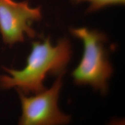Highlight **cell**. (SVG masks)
I'll return each instance as SVG.
<instances>
[{"label": "cell", "instance_id": "6da1fadb", "mask_svg": "<svg viewBox=\"0 0 125 125\" xmlns=\"http://www.w3.org/2000/svg\"><path fill=\"white\" fill-rule=\"evenodd\" d=\"M71 57V45L66 39L60 40L55 45H52L49 37L42 42H33L23 69L3 68L8 75L0 76V87L16 88L25 94L40 93L46 89L44 81L46 76L64 74Z\"/></svg>", "mask_w": 125, "mask_h": 125}, {"label": "cell", "instance_id": "7a4b0ae2", "mask_svg": "<svg viewBox=\"0 0 125 125\" xmlns=\"http://www.w3.org/2000/svg\"><path fill=\"white\" fill-rule=\"evenodd\" d=\"M71 31L82 41L84 46L80 62L72 74L75 82L78 84L89 85L105 94L113 72L105 47V35L84 27L72 29Z\"/></svg>", "mask_w": 125, "mask_h": 125}, {"label": "cell", "instance_id": "3957f363", "mask_svg": "<svg viewBox=\"0 0 125 125\" xmlns=\"http://www.w3.org/2000/svg\"><path fill=\"white\" fill-rule=\"evenodd\" d=\"M63 74L58 76L49 89L34 96H27L18 92L22 109L19 125H63L70 121L71 117L61 112L58 105Z\"/></svg>", "mask_w": 125, "mask_h": 125}, {"label": "cell", "instance_id": "277c9868", "mask_svg": "<svg viewBox=\"0 0 125 125\" xmlns=\"http://www.w3.org/2000/svg\"><path fill=\"white\" fill-rule=\"evenodd\" d=\"M42 17L40 7L33 8L27 1L0 0V33L5 44L12 45L23 42L25 37L34 38L33 21Z\"/></svg>", "mask_w": 125, "mask_h": 125}, {"label": "cell", "instance_id": "5b68a950", "mask_svg": "<svg viewBox=\"0 0 125 125\" xmlns=\"http://www.w3.org/2000/svg\"><path fill=\"white\" fill-rule=\"evenodd\" d=\"M76 2L82 1H87L90 3L89 11H93L101 9L108 5L124 4L125 0H73Z\"/></svg>", "mask_w": 125, "mask_h": 125}]
</instances>
